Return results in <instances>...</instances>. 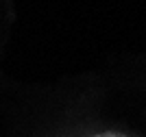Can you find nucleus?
<instances>
[{
    "label": "nucleus",
    "instance_id": "obj_1",
    "mask_svg": "<svg viewBox=\"0 0 146 137\" xmlns=\"http://www.w3.org/2000/svg\"><path fill=\"white\" fill-rule=\"evenodd\" d=\"M92 137H127L122 133H100V135H92Z\"/></svg>",
    "mask_w": 146,
    "mask_h": 137
}]
</instances>
